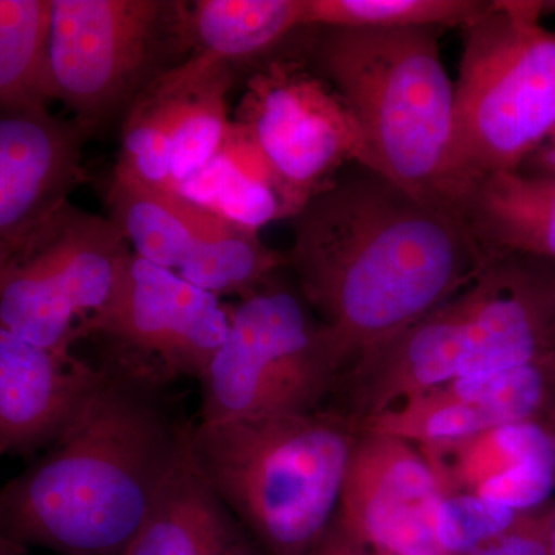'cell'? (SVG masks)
<instances>
[{
    "mask_svg": "<svg viewBox=\"0 0 555 555\" xmlns=\"http://www.w3.org/2000/svg\"><path fill=\"white\" fill-rule=\"evenodd\" d=\"M233 122L254 142L298 211L346 167L375 170L345 100L301 60H272L251 75Z\"/></svg>",
    "mask_w": 555,
    "mask_h": 555,
    "instance_id": "ba28073f",
    "label": "cell"
},
{
    "mask_svg": "<svg viewBox=\"0 0 555 555\" xmlns=\"http://www.w3.org/2000/svg\"><path fill=\"white\" fill-rule=\"evenodd\" d=\"M467 287L350 366L360 422L456 378L470 312Z\"/></svg>",
    "mask_w": 555,
    "mask_h": 555,
    "instance_id": "2e32d148",
    "label": "cell"
},
{
    "mask_svg": "<svg viewBox=\"0 0 555 555\" xmlns=\"http://www.w3.org/2000/svg\"><path fill=\"white\" fill-rule=\"evenodd\" d=\"M181 38L211 64L257 60L302 30V0H198L178 5Z\"/></svg>",
    "mask_w": 555,
    "mask_h": 555,
    "instance_id": "44dd1931",
    "label": "cell"
},
{
    "mask_svg": "<svg viewBox=\"0 0 555 555\" xmlns=\"http://www.w3.org/2000/svg\"><path fill=\"white\" fill-rule=\"evenodd\" d=\"M543 418H545L546 422H550L551 426L555 429V397L554 400L551 401L550 408H547L546 414Z\"/></svg>",
    "mask_w": 555,
    "mask_h": 555,
    "instance_id": "836d02e7",
    "label": "cell"
},
{
    "mask_svg": "<svg viewBox=\"0 0 555 555\" xmlns=\"http://www.w3.org/2000/svg\"><path fill=\"white\" fill-rule=\"evenodd\" d=\"M113 177L175 193L166 124L145 94H138L124 124L122 150Z\"/></svg>",
    "mask_w": 555,
    "mask_h": 555,
    "instance_id": "484cf974",
    "label": "cell"
},
{
    "mask_svg": "<svg viewBox=\"0 0 555 555\" xmlns=\"http://www.w3.org/2000/svg\"><path fill=\"white\" fill-rule=\"evenodd\" d=\"M230 308L170 270L131 255L112 305L83 338L105 347V363L170 386L199 378L229 334Z\"/></svg>",
    "mask_w": 555,
    "mask_h": 555,
    "instance_id": "9c48e42d",
    "label": "cell"
},
{
    "mask_svg": "<svg viewBox=\"0 0 555 555\" xmlns=\"http://www.w3.org/2000/svg\"><path fill=\"white\" fill-rule=\"evenodd\" d=\"M310 555H379L343 531L335 521L328 526L326 534L318 542Z\"/></svg>",
    "mask_w": 555,
    "mask_h": 555,
    "instance_id": "f1b7e54d",
    "label": "cell"
},
{
    "mask_svg": "<svg viewBox=\"0 0 555 555\" xmlns=\"http://www.w3.org/2000/svg\"><path fill=\"white\" fill-rule=\"evenodd\" d=\"M100 377L101 366L33 345L0 323V459L51 447Z\"/></svg>",
    "mask_w": 555,
    "mask_h": 555,
    "instance_id": "9a60e30c",
    "label": "cell"
},
{
    "mask_svg": "<svg viewBox=\"0 0 555 555\" xmlns=\"http://www.w3.org/2000/svg\"><path fill=\"white\" fill-rule=\"evenodd\" d=\"M0 555H30L27 547L11 542L5 537L0 535Z\"/></svg>",
    "mask_w": 555,
    "mask_h": 555,
    "instance_id": "1f68e13d",
    "label": "cell"
},
{
    "mask_svg": "<svg viewBox=\"0 0 555 555\" xmlns=\"http://www.w3.org/2000/svg\"><path fill=\"white\" fill-rule=\"evenodd\" d=\"M551 506L521 514L505 532L466 555H547Z\"/></svg>",
    "mask_w": 555,
    "mask_h": 555,
    "instance_id": "83f0119b",
    "label": "cell"
},
{
    "mask_svg": "<svg viewBox=\"0 0 555 555\" xmlns=\"http://www.w3.org/2000/svg\"><path fill=\"white\" fill-rule=\"evenodd\" d=\"M108 207L137 257L219 298L247 297L287 264L258 232L230 224L178 193L113 177Z\"/></svg>",
    "mask_w": 555,
    "mask_h": 555,
    "instance_id": "8fae6325",
    "label": "cell"
},
{
    "mask_svg": "<svg viewBox=\"0 0 555 555\" xmlns=\"http://www.w3.org/2000/svg\"><path fill=\"white\" fill-rule=\"evenodd\" d=\"M166 387L102 363L64 434L0 486V535L57 555H122L189 444Z\"/></svg>",
    "mask_w": 555,
    "mask_h": 555,
    "instance_id": "7a4b0ae2",
    "label": "cell"
},
{
    "mask_svg": "<svg viewBox=\"0 0 555 555\" xmlns=\"http://www.w3.org/2000/svg\"><path fill=\"white\" fill-rule=\"evenodd\" d=\"M22 247L24 244L0 243V276L3 275L14 257L20 254Z\"/></svg>",
    "mask_w": 555,
    "mask_h": 555,
    "instance_id": "4dcf8cb0",
    "label": "cell"
},
{
    "mask_svg": "<svg viewBox=\"0 0 555 555\" xmlns=\"http://www.w3.org/2000/svg\"><path fill=\"white\" fill-rule=\"evenodd\" d=\"M177 193L215 217L251 232L259 233L269 222L298 214L261 153L233 120L218 155L182 182Z\"/></svg>",
    "mask_w": 555,
    "mask_h": 555,
    "instance_id": "ffe728a7",
    "label": "cell"
},
{
    "mask_svg": "<svg viewBox=\"0 0 555 555\" xmlns=\"http://www.w3.org/2000/svg\"><path fill=\"white\" fill-rule=\"evenodd\" d=\"M177 17L178 3L158 0H51L53 101L91 129L141 86L160 33Z\"/></svg>",
    "mask_w": 555,
    "mask_h": 555,
    "instance_id": "30bf717a",
    "label": "cell"
},
{
    "mask_svg": "<svg viewBox=\"0 0 555 555\" xmlns=\"http://www.w3.org/2000/svg\"><path fill=\"white\" fill-rule=\"evenodd\" d=\"M338 375L306 299L269 281L230 308L228 337L199 378V422L315 412Z\"/></svg>",
    "mask_w": 555,
    "mask_h": 555,
    "instance_id": "8992f818",
    "label": "cell"
},
{
    "mask_svg": "<svg viewBox=\"0 0 555 555\" xmlns=\"http://www.w3.org/2000/svg\"><path fill=\"white\" fill-rule=\"evenodd\" d=\"M444 495L414 444L357 429L334 521L379 555H444L434 531Z\"/></svg>",
    "mask_w": 555,
    "mask_h": 555,
    "instance_id": "7c38bea8",
    "label": "cell"
},
{
    "mask_svg": "<svg viewBox=\"0 0 555 555\" xmlns=\"http://www.w3.org/2000/svg\"><path fill=\"white\" fill-rule=\"evenodd\" d=\"M356 437L320 411L198 422L189 454L262 555H310L337 514Z\"/></svg>",
    "mask_w": 555,
    "mask_h": 555,
    "instance_id": "277c9868",
    "label": "cell"
},
{
    "mask_svg": "<svg viewBox=\"0 0 555 555\" xmlns=\"http://www.w3.org/2000/svg\"><path fill=\"white\" fill-rule=\"evenodd\" d=\"M122 555H257V546L201 476L188 444Z\"/></svg>",
    "mask_w": 555,
    "mask_h": 555,
    "instance_id": "d6986e66",
    "label": "cell"
},
{
    "mask_svg": "<svg viewBox=\"0 0 555 555\" xmlns=\"http://www.w3.org/2000/svg\"><path fill=\"white\" fill-rule=\"evenodd\" d=\"M488 0H302V27L465 28Z\"/></svg>",
    "mask_w": 555,
    "mask_h": 555,
    "instance_id": "d4e9b609",
    "label": "cell"
},
{
    "mask_svg": "<svg viewBox=\"0 0 555 555\" xmlns=\"http://www.w3.org/2000/svg\"><path fill=\"white\" fill-rule=\"evenodd\" d=\"M520 170L555 179V126Z\"/></svg>",
    "mask_w": 555,
    "mask_h": 555,
    "instance_id": "f546056e",
    "label": "cell"
},
{
    "mask_svg": "<svg viewBox=\"0 0 555 555\" xmlns=\"http://www.w3.org/2000/svg\"><path fill=\"white\" fill-rule=\"evenodd\" d=\"M555 264L488 258L469 284L470 312L456 378H481L555 353L551 310Z\"/></svg>",
    "mask_w": 555,
    "mask_h": 555,
    "instance_id": "4fadbf2b",
    "label": "cell"
},
{
    "mask_svg": "<svg viewBox=\"0 0 555 555\" xmlns=\"http://www.w3.org/2000/svg\"><path fill=\"white\" fill-rule=\"evenodd\" d=\"M131 255L112 218L65 204L0 276V323L33 345L72 353L112 305Z\"/></svg>",
    "mask_w": 555,
    "mask_h": 555,
    "instance_id": "52a82bcc",
    "label": "cell"
},
{
    "mask_svg": "<svg viewBox=\"0 0 555 555\" xmlns=\"http://www.w3.org/2000/svg\"><path fill=\"white\" fill-rule=\"evenodd\" d=\"M543 2L494 0L462 28L449 206L489 175L516 171L555 126V30Z\"/></svg>",
    "mask_w": 555,
    "mask_h": 555,
    "instance_id": "5b68a950",
    "label": "cell"
},
{
    "mask_svg": "<svg viewBox=\"0 0 555 555\" xmlns=\"http://www.w3.org/2000/svg\"><path fill=\"white\" fill-rule=\"evenodd\" d=\"M286 258L339 374L455 297L488 261L455 211L358 164L294 217Z\"/></svg>",
    "mask_w": 555,
    "mask_h": 555,
    "instance_id": "6da1fadb",
    "label": "cell"
},
{
    "mask_svg": "<svg viewBox=\"0 0 555 555\" xmlns=\"http://www.w3.org/2000/svg\"><path fill=\"white\" fill-rule=\"evenodd\" d=\"M551 335H553V343L555 347V287L553 295V310H551Z\"/></svg>",
    "mask_w": 555,
    "mask_h": 555,
    "instance_id": "e575fe53",
    "label": "cell"
},
{
    "mask_svg": "<svg viewBox=\"0 0 555 555\" xmlns=\"http://www.w3.org/2000/svg\"><path fill=\"white\" fill-rule=\"evenodd\" d=\"M423 454L440 474L447 494H474L488 481L529 463H555V429L545 418L524 420Z\"/></svg>",
    "mask_w": 555,
    "mask_h": 555,
    "instance_id": "7402d4cb",
    "label": "cell"
},
{
    "mask_svg": "<svg viewBox=\"0 0 555 555\" xmlns=\"http://www.w3.org/2000/svg\"><path fill=\"white\" fill-rule=\"evenodd\" d=\"M87 130L49 109L0 113V243H27L68 204Z\"/></svg>",
    "mask_w": 555,
    "mask_h": 555,
    "instance_id": "5bb4252c",
    "label": "cell"
},
{
    "mask_svg": "<svg viewBox=\"0 0 555 555\" xmlns=\"http://www.w3.org/2000/svg\"><path fill=\"white\" fill-rule=\"evenodd\" d=\"M456 217L486 258L555 264V179L528 171L489 175L463 193Z\"/></svg>",
    "mask_w": 555,
    "mask_h": 555,
    "instance_id": "e0dca14e",
    "label": "cell"
},
{
    "mask_svg": "<svg viewBox=\"0 0 555 555\" xmlns=\"http://www.w3.org/2000/svg\"><path fill=\"white\" fill-rule=\"evenodd\" d=\"M51 0H0V113L49 109Z\"/></svg>",
    "mask_w": 555,
    "mask_h": 555,
    "instance_id": "603a6c76",
    "label": "cell"
},
{
    "mask_svg": "<svg viewBox=\"0 0 555 555\" xmlns=\"http://www.w3.org/2000/svg\"><path fill=\"white\" fill-rule=\"evenodd\" d=\"M301 60L356 116L375 170L416 198L449 206L455 91L440 28H308Z\"/></svg>",
    "mask_w": 555,
    "mask_h": 555,
    "instance_id": "3957f363",
    "label": "cell"
},
{
    "mask_svg": "<svg viewBox=\"0 0 555 555\" xmlns=\"http://www.w3.org/2000/svg\"><path fill=\"white\" fill-rule=\"evenodd\" d=\"M496 426L502 423L494 415L460 400L444 386L358 422L361 433L418 444L425 452L455 447Z\"/></svg>",
    "mask_w": 555,
    "mask_h": 555,
    "instance_id": "cb8c5ba5",
    "label": "cell"
},
{
    "mask_svg": "<svg viewBox=\"0 0 555 555\" xmlns=\"http://www.w3.org/2000/svg\"><path fill=\"white\" fill-rule=\"evenodd\" d=\"M232 82V68L193 54L178 67L159 73L142 91L166 124L175 193L224 145L232 126L228 107Z\"/></svg>",
    "mask_w": 555,
    "mask_h": 555,
    "instance_id": "ac0fdd59",
    "label": "cell"
},
{
    "mask_svg": "<svg viewBox=\"0 0 555 555\" xmlns=\"http://www.w3.org/2000/svg\"><path fill=\"white\" fill-rule=\"evenodd\" d=\"M521 514L470 492H452L437 507L434 531L444 555H466L502 534Z\"/></svg>",
    "mask_w": 555,
    "mask_h": 555,
    "instance_id": "4316f807",
    "label": "cell"
},
{
    "mask_svg": "<svg viewBox=\"0 0 555 555\" xmlns=\"http://www.w3.org/2000/svg\"><path fill=\"white\" fill-rule=\"evenodd\" d=\"M547 555H555V505L551 506L550 540H547Z\"/></svg>",
    "mask_w": 555,
    "mask_h": 555,
    "instance_id": "d6a6232c",
    "label": "cell"
}]
</instances>
